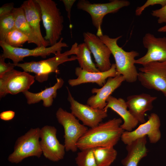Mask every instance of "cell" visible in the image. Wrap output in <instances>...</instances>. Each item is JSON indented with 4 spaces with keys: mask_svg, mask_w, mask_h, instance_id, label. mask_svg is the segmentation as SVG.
Instances as JSON below:
<instances>
[{
    "mask_svg": "<svg viewBox=\"0 0 166 166\" xmlns=\"http://www.w3.org/2000/svg\"><path fill=\"white\" fill-rule=\"evenodd\" d=\"M122 120L114 118L88 129L77 145L80 150L98 147H114L124 131L121 127Z\"/></svg>",
    "mask_w": 166,
    "mask_h": 166,
    "instance_id": "cell-1",
    "label": "cell"
},
{
    "mask_svg": "<svg viewBox=\"0 0 166 166\" xmlns=\"http://www.w3.org/2000/svg\"><path fill=\"white\" fill-rule=\"evenodd\" d=\"M122 37L120 36L111 38L108 35L103 34L99 37L109 48L114 57L117 75H122L125 81L133 83L137 79L138 73L135 65V58L139 54L135 50L126 51L120 47L117 42Z\"/></svg>",
    "mask_w": 166,
    "mask_h": 166,
    "instance_id": "cell-2",
    "label": "cell"
},
{
    "mask_svg": "<svg viewBox=\"0 0 166 166\" xmlns=\"http://www.w3.org/2000/svg\"><path fill=\"white\" fill-rule=\"evenodd\" d=\"M77 47L72 45L71 49L63 53H60L53 57L38 61H32L22 63L15 64L16 66L22 69L24 71L35 74V79L40 83L47 81L49 75L52 73H60L59 66L66 62L77 60L76 56L70 55L75 54Z\"/></svg>",
    "mask_w": 166,
    "mask_h": 166,
    "instance_id": "cell-3",
    "label": "cell"
},
{
    "mask_svg": "<svg viewBox=\"0 0 166 166\" xmlns=\"http://www.w3.org/2000/svg\"><path fill=\"white\" fill-rule=\"evenodd\" d=\"M41 10L42 19L45 31L44 39L52 46L59 40L63 28L64 18L57 7V4L52 0H35Z\"/></svg>",
    "mask_w": 166,
    "mask_h": 166,
    "instance_id": "cell-4",
    "label": "cell"
},
{
    "mask_svg": "<svg viewBox=\"0 0 166 166\" xmlns=\"http://www.w3.org/2000/svg\"><path fill=\"white\" fill-rule=\"evenodd\" d=\"M40 130L39 127L31 128L18 137L13 151L8 156V161L12 163L18 164L30 157H40L42 153L39 140Z\"/></svg>",
    "mask_w": 166,
    "mask_h": 166,
    "instance_id": "cell-5",
    "label": "cell"
},
{
    "mask_svg": "<svg viewBox=\"0 0 166 166\" xmlns=\"http://www.w3.org/2000/svg\"><path fill=\"white\" fill-rule=\"evenodd\" d=\"M130 4V2L126 0H113L103 3H92L86 0H80L77 6L91 16L92 24L97 30L96 35L99 37L103 35L101 26L104 17L108 14L116 13Z\"/></svg>",
    "mask_w": 166,
    "mask_h": 166,
    "instance_id": "cell-6",
    "label": "cell"
},
{
    "mask_svg": "<svg viewBox=\"0 0 166 166\" xmlns=\"http://www.w3.org/2000/svg\"><path fill=\"white\" fill-rule=\"evenodd\" d=\"M57 121L63 127L64 131V146L65 151H77V144L80 139L88 130L87 127L81 124L71 113L61 107L56 113Z\"/></svg>",
    "mask_w": 166,
    "mask_h": 166,
    "instance_id": "cell-7",
    "label": "cell"
},
{
    "mask_svg": "<svg viewBox=\"0 0 166 166\" xmlns=\"http://www.w3.org/2000/svg\"><path fill=\"white\" fill-rule=\"evenodd\" d=\"M63 39V38H61L56 44L48 47L41 46L33 49L12 47L4 41H0V46L3 50V53L1 55L5 59L11 60L15 64L18 63L23 61L25 57L29 56L45 58L51 54L56 55L61 53L62 48L68 46L66 43L62 42Z\"/></svg>",
    "mask_w": 166,
    "mask_h": 166,
    "instance_id": "cell-8",
    "label": "cell"
},
{
    "mask_svg": "<svg viewBox=\"0 0 166 166\" xmlns=\"http://www.w3.org/2000/svg\"><path fill=\"white\" fill-rule=\"evenodd\" d=\"M139 70L137 79L143 86L160 91L166 97V61L148 63Z\"/></svg>",
    "mask_w": 166,
    "mask_h": 166,
    "instance_id": "cell-9",
    "label": "cell"
},
{
    "mask_svg": "<svg viewBox=\"0 0 166 166\" xmlns=\"http://www.w3.org/2000/svg\"><path fill=\"white\" fill-rule=\"evenodd\" d=\"M34 76L29 73L14 69L0 77V97L15 95L28 91L35 81Z\"/></svg>",
    "mask_w": 166,
    "mask_h": 166,
    "instance_id": "cell-10",
    "label": "cell"
},
{
    "mask_svg": "<svg viewBox=\"0 0 166 166\" xmlns=\"http://www.w3.org/2000/svg\"><path fill=\"white\" fill-rule=\"evenodd\" d=\"M57 129L54 126L45 125L40 128V145L42 154L52 161L63 159L65 153L64 145L61 144L57 137Z\"/></svg>",
    "mask_w": 166,
    "mask_h": 166,
    "instance_id": "cell-11",
    "label": "cell"
},
{
    "mask_svg": "<svg viewBox=\"0 0 166 166\" xmlns=\"http://www.w3.org/2000/svg\"><path fill=\"white\" fill-rule=\"evenodd\" d=\"M160 125V120L158 115L155 113H152L148 116L147 121L141 124L134 130L124 131L121 139L127 145L137 139L148 136L150 143H155L161 137Z\"/></svg>",
    "mask_w": 166,
    "mask_h": 166,
    "instance_id": "cell-12",
    "label": "cell"
},
{
    "mask_svg": "<svg viewBox=\"0 0 166 166\" xmlns=\"http://www.w3.org/2000/svg\"><path fill=\"white\" fill-rule=\"evenodd\" d=\"M67 99L70 104L71 113L83 124L90 128L97 126L108 116L107 112L104 109H94L89 105L81 104L74 99L69 90Z\"/></svg>",
    "mask_w": 166,
    "mask_h": 166,
    "instance_id": "cell-13",
    "label": "cell"
},
{
    "mask_svg": "<svg viewBox=\"0 0 166 166\" xmlns=\"http://www.w3.org/2000/svg\"><path fill=\"white\" fill-rule=\"evenodd\" d=\"M142 43L147 52L136 60L135 64L143 66L152 62L166 61V37H156L152 34L147 33L143 38Z\"/></svg>",
    "mask_w": 166,
    "mask_h": 166,
    "instance_id": "cell-14",
    "label": "cell"
},
{
    "mask_svg": "<svg viewBox=\"0 0 166 166\" xmlns=\"http://www.w3.org/2000/svg\"><path fill=\"white\" fill-rule=\"evenodd\" d=\"M84 41L93 54L96 66L101 72L107 71L111 66L110 58L111 52L108 46L97 35L87 32L83 34Z\"/></svg>",
    "mask_w": 166,
    "mask_h": 166,
    "instance_id": "cell-15",
    "label": "cell"
},
{
    "mask_svg": "<svg viewBox=\"0 0 166 166\" xmlns=\"http://www.w3.org/2000/svg\"><path fill=\"white\" fill-rule=\"evenodd\" d=\"M124 81L125 79L122 75L109 78L101 88L92 89V93H95L96 94L88 99L87 105L94 109H104L107 104L106 100L108 98Z\"/></svg>",
    "mask_w": 166,
    "mask_h": 166,
    "instance_id": "cell-16",
    "label": "cell"
},
{
    "mask_svg": "<svg viewBox=\"0 0 166 166\" xmlns=\"http://www.w3.org/2000/svg\"><path fill=\"white\" fill-rule=\"evenodd\" d=\"M157 98L156 97L142 93L129 96L127 98L126 103L131 115L139 123L143 124L146 122L145 112L152 109V103Z\"/></svg>",
    "mask_w": 166,
    "mask_h": 166,
    "instance_id": "cell-17",
    "label": "cell"
},
{
    "mask_svg": "<svg viewBox=\"0 0 166 166\" xmlns=\"http://www.w3.org/2000/svg\"><path fill=\"white\" fill-rule=\"evenodd\" d=\"M75 74L77 77V78L70 79L68 81V84L72 87L88 83H95L99 86L102 87L109 78L117 76L115 63L112 64L110 69L109 70L98 72L87 71L78 67L75 69Z\"/></svg>",
    "mask_w": 166,
    "mask_h": 166,
    "instance_id": "cell-18",
    "label": "cell"
},
{
    "mask_svg": "<svg viewBox=\"0 0 166 166\" xmlns=\"http://www.w3.org/2000/svg\"><path fill=\"white\" fill-rule=\"evenodd\" d=\"M106 102L107 104L104 109L107 111L108 109L110 108L121 117L124 122L121 127L123 130L130 132L136 127L139 122L128 110L126 101L123 99L117 98L111 95Z\"/></svg>",
    "mask_w": 166,
    "mask_h": 166,
    "instance_id": "cell-19",
    "label": "cell"
},
{
    "mask_svg": "<svg viewBox=\"0 0 166 166\" xmlns=\"http://www.w3.org/2000/svg\"><path fill=\"white\" fill-rule=\"evenodd\" d=\"M23 10L26 19L37 35L43 45L47 47L49 42L43 37L40 30V22L42 19L41 9L35 0H27L21 5Z\"/></svg>",
    "mask_w": 166,
    "mask_h": 166,
    "instance_id": "cell-20",
    "label": "cell"
},
{
    "mask_svg": "<svg viewBox=\"0 0 166 166\" xmlns=\"http://www.w3.org/2000/svg\"><path fill=\"white\" fill-rule=\"evenodd\" d=\"M64 83V80L62 78H57L56 82L52 86L37 93H33L28 90L23 93L28 104L37 103L42 101L44 107H49L52 105L54 99L57 96V90L62 87Z\"/></svg>",
    "mask_w": 166,
    "mask_h": 166,
    "instance_id": "cell-21",
    "label": "cell"
},
{
    "mask_svg": "<svg viewBox=\"0 0 166 166\" xmlns=\"http://www.w3.org/2000/svg\"><path fill=\"white\" fill-rule=\"evenodd\" d=\"M146 136L136 139L127 145V154L121 160L124 166H137L139 161L147 154Z\"/></svg>",
    "mask_w": 166,
    "mask_h": 166,
    "instance_id": "cell-22",
    "label": "cell"
},
{
    "mask_svg": "<svg viewBox=\"0 0 166 166\" xmlns=\"http://www.w3.org/2000/svg\"><path fill=\"white\" fill-rule=\"evenodd\" d=\"M12 13L15 19V28L28 37L29 40L28 43H34L37 47L43 46L36 34L27 22L22 8L21 6L14 8Z\"/></svg>",
    "mask_w": 166,
    "mask_h": 166,
    "instance_id": "cell-23",
    "label": "cell"
},
{
    "mask_svg": "<svg viewBox=\"0 0 166 166\" xmlns=\"http://www.w3.org/2000/svg\"><path fill=\"white\" fill-rule=\"evenodd\" d=\"M91 52L85 43L78 45L76 55L80 67L84 70L92 72L100 71L93 61Z\"/></svg>",
    "mask_w": 166,
    "mask_h": 166,
    "instance_id": "cell-24",
    "label": "cell"
},
{
    "mask_svg": "<svg viewBox=\"0 0 166 166\" xmlns=\"http://www.w3.org/2000/svg\"><path fill=\"white\" fill-rule=\"evenodd\" d=\"M93 154L97 166H110L115 160L117 152L113 147L93 148Z\"/></svg>",
    "mask_w": 166,
    "mask_h": 166,
    "instance_id": "cell-25",
    "label": "cell"
},
{
    "mask_svg": "<svg viewBox=\"0 0 166 166\" xmlns=\"http://www.w3.org/2000/svg\"><path fill=\"white\" fill-rule=\"evenodd\" d=\"M29 41L28 37L19 30L14 28L6 35L4 41L10 46L18 48L23 46Z\"/></svg>",
    "mask_w": 166,
    "mask_h": 166,
    "instance_id": "cell-26",
    "label": "cell"
},
{
    "mask_svg": "<svg viewBox=\"0 0 166 166\" xmlns=\"http://www.w3.org/2000/svg\"><path fill=\"white\" fill-rule=\"evenodd\" d=\"M93 148L81 150L75 158L78 166H97L93 154Z\"/></svg>",
    "mask_w": 166,
    "mask_h": 166,
    "instance_id": "cell-27",
    "label": "cell"
},
{
    "mask_svg": "<svg viewBox=\"0 0 166 166\" xmlns=\"http://www.w3.org/2000/svg\"><path fill=\"white\" fill-rule=\"evenodd\" d=\"M15 28V19L13 13L0 17V41H4L7 34Z\"/></svg>",
    "mask_w": 166,
    "mask_h": 166,
    "instance_id": "cell-28",
    "label": "cell"
},
{
    "mask_svg": "<svg viewBox=\"0 0 166 166\" xmlns=\"http://www.w3.org/2000/svg\"><path fill=\"white\" fill-rule=\"evenodd\" d=\"M166 4V0H147L143 5L136 8L135 14L137 16L140 15L144 10L150 6L160 5L162 7Z\"/></svg>",
    "mask_w": 166,
    "mask_h": 166,
    "instance_id": "cell-29",
    "label": "cell"
},
{
    "mask_svg": "<svg viewBox=\"0 0 166 166\" xmlns=\"http://www.w3.org/2000/svg\"><path fill=\"white\" fill-rule=\"evenodd\" d=\"M151 14L158 18L157 22L159 24H166V4L160 9L152 10Z\"/></svg>",
    "mask_w": 166,
    "mask_h": 166,
    "instance_id": "cell-30",
    "label": "cell"
},
{
    "mask_svg": "<svg viewBox=\"0 0 166 166\" xmlns=\"http://www.w3.org/2000/svg\"><path fill=\"white\" fill-rule=\"evenodd\" d=\"M5 59L1 55H0V77L6 73L13 69L16 66L15 64L10 62H5Z\"/></svg>",
    "mask_w": 166,
    "mask_h": 166,
    "instance_id": "cell-31",
    "label": "cell"
},
{
    "mask_svg": "<svg viewBox=\"0 0 166 166\" xmlns=\"http://www.w3.org/2000/svg\"><path fill=\"white\" fill-rule=\"evenodd\" d=\"M14 3L12 2L6 3L0 8V17L12 13L14 8Z\"/></svg>",
    "mask_w": 166,
    "mask_h": 166,
    "instance_id": "cell-32",
    "label": "cell"
},
{
    "mask_svg": "<svg viewBox=\"0 0 166 166\" xmlns=\"http://www.w3.org/2000/svg\"><path fill=\"white\" fill-rule=\"evenodd\" d=\"M15 113L14 111L9 110L4 111L0 113V118L4 121H9L12 120L14 117Z\"/></svg>",
    "mask_w": 166,
    "mask_h": 166,
    "instance_id": "cell-33",
    "label": "cell"
},
{
    "mask_svg": "<svg viewBox=\"0 0 166 166\" xmlns=\"http://www.w3.org/2000/svg\"><path fill=\"white\" fill-rule=\"evenodd\" d=\"M63 2L65 9L67 13V17L69 21H70L71 11L72 7L76 0H61Z\"/></svg>",
    "mask_w": 166,
    "mask_h": 166,
    "instance_id": "cell-34",
    "label": "cell"
},
{
    "mask_svg": "<svg viewBox=\"0 0 166 166\" xmlns=\"http://www.w3.org/2000/svg\"><path fill=\"white\" fill-rule=\"evenodd\" d=\"M157 31L161 33L166 32V24L164 26L159 28Z\"/></svg>",
    "mask_w": 166,
    "mask_h": 166,
    "instance_id": "cell-35",
    "label": "cell"
},
{
    "mask_svg": "<svg viewBox=\"0 0 166 166\" xmlns=\"http://www.w3.org/2000/svg\"><path fill=\"white\" fill-rule=\"evenodd\" d=\"M48 166L46 165H41V166Z\"/></svg>",
    "mask_w": 166,
    "mask_h": 166,
    "instance_id": "cell-36",
    "label": "cell"
}]
</instances>
